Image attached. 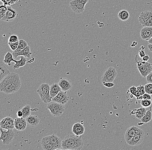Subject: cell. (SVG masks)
<instances>
[{"mask_svg":"<svg viewBox=\"0 0 152 150\" xmlns=\"http://www.w3.org/2000/svg\"><path fill=\"white\" fill-rule=\"evenodd\" d=\"M21 86L18 74L11 72L5 77L0 82V90L5 94H12L18 92Z\"/></svg>","mask_w":152,"mask_h":150,"instance_id":"1","label":"cell"},{"mask_svg":"<svg viewBox=\"0 0 152 150\" xmlns=\"http://www.w3.org/2000/svg\"><path fill=\"white\" fill-rule=\"evenodd\" d=\"M84 143L82 137L75 135H68L62 142V149L64 150H80L83 148Z\"/></svg>","mask_w":152,"mask_h":150,"instance_id":"2","label":"cell"},{"mask_svg":"<svg viewBox=\"0 0 152 150\" xmlns=\"http://www.w3.org/2000/svg\"><path fill=\"white\" fill-rule=\"evenodd\" d=\"M50 88L49 84L43 83L41 84L37 91L41 99L44 103H48L52 101V98L50 94Z\"/></svg>","mask_w":152,"mask_h":150,"instance_id":"3","label":"cell"},{"mask_svg":"<svg viewBox=\"0 0 152 150\" xmlns=\"http://www.w3.org/2000/svg\"><path fill=\"white\" fill-rule=\"evenodd\" d=\"M47 108L49 110L51 114L55 117L63 115L65 110V107L64 104L53 101L48 103Z\"/></svg>","mask_w":152,"mask_h":150,"instance_id":"4","label":"cell"},{"mask_svg":"<svg viewBox=\"0 0 152 150\" xmlns=\"http://www.w3.org/2000/svg\"><path fill=\"white\" fill-rule=\"evenodd\" d=\"M137 68L142 77L146 78L152 72V63L144 61L142 59L137 62Z\"/></svg>","mask_w":152,"mask_h":150,"instance_id":"5","label":"cell"},{"mask_svg":"<svg viewBox=\"0 0 152 150\" xmlns=\"http://www.w3.org/2000/svg\"><path fill=\"white\" fill-rule=\"evenodd\" d=\"M138 21L143 27L152 26V11L146 10L141 12Z\"/></svg>","mask_w":152,"mask_h":150,"instance_id":"6","label":"cell"},{"mask_svg":"<svg viewBox=\"0 0 152 150\" xmlns=\"http://www.w3.org/2000/svg\"><path fill=\"white\" fill-rule=\"evenodd\" d=\"M1 132L0 140H2L3 143L4 145H9L14 140L15 136V133L13 130H7L4 131L2 128L0 129Z\"/></svg>","mask_w":152,"mask_h":150,"instance_id":"7","label":"cell"},{"mask_svg":"<svg viewBox=\"0 0 152 150\" xmlns=\"http://www.w3.org/2000/svg\"><path fill=\"white\" fill-rule=\"evenodd\" d=\"M117 74V72L115 68L113 67H109L103 74L102 77V83L107 82H113Z\"/></svg>","mask_w":152,"mask_h":150,"instance_id":"8","label":"cell"},{"mask_svg":"<svg viewBox=\"0 0 152 150\" xmlns=\"http://www.w3.org/2000/svg\"><path fill=\"white\" fill-rule=\"evenodd\" d=\"M71 10L77 14L83 13L85 10V4L81 2L79 0H72L69 3Z\"/></svg>","mask_w":152,"mask_h":150,"instance_id":"9","label":"cell"},{"mask_svg":"<svg viewBox=\"0 0 152 150\" xmlns=\"http://www.w3.org/2000/svg\"><path fill=\"white\" fill-rule=\"evenodd\" d=\"M70 100V97L67 94L66 92L61 91L56 96L52 99V101L58 102L61 104L65 105Z\"/></svg>","mask_w":152,"mask_h":150,"instance_id":"10","label":"cell"},{"mask_svg":"<svg viewBox=\"0 0 152 150\" xmlns=\"http://www.w3.org/2000/svg\"><path fill=\"white\" fill-rule=\"evenodd\" d=\"M144 135L145 132L144 131L140 129L137 133L134 136L128 145L132 146L140 145L144 140Z\"/></svg>","mask_w":152,"mask_h":150,"instance_id":"11","label":"cell"},{"mask_svg":"<svg viewBox=\"0 0 152 150\" xmlns=\"http://www.w3.org/2000/svg\"><path fill=\"white\" fill-rule=\"evenodd\" d=\"M140 130V128L134 126H131L128 128L124 135V139L125 141L128 144L130 143L134 136Z\"/></svg>","mask_w":152,"mask_h":150,"instance_id":"12","label":"cell"},{"mask_svg":"<svg viewBox=\"0 0 152 150\" xmlns=\"http://www.w3.org/2000/svg\"><path fill=\"white\" fill-rule=\"evenodd\" d=\"M7 12L5 15L1 19V20L4 21L11 22L15 20V19L18 16V14L16 10L13 9L10 6H7Z\"/></svg>","mask_w":152,"mask_h":150,"instance_id":"13","label":"cell"},{"mask_svg":"<svg viewBox=\"0 0 152 150\" xmlns=\"http://www.w3.org/2000/svg\"><path fill=\"white\" fill-rule=\"evenodd\" d=\"M0 126L5 130H13L15 128L14 120L10 117H6L1 120Z\"/></svg>","mask_w":152,"mask_h":150,"instance_id":"14","label":"cell"},{"mask_svg":"<svg viewBox=\"0 0 152 150\" xmlns=\"http://www.w3.org/2000/svg\"><path fill=\"white\" fill-rule=\"evenodd\" d=\"M27 123L26 119L18 117L14 119V126L18 131H23L27 127Z\"/></svg>","mask_w":152,"mask_h":150,"instance_id":"15","label":"cell"},{"mask_svg":"<svg viewBox=\"0 0 152 150\" xmlns=\"http://www.w3.org/2000/svg\"><path fill=\"white\" fill-rule=\"evenodd\" d=\"M140 37L142 40L149 41L152 37V26L143 27L140 31Z\"/></svg>","mask_w":152,"mask_h":150,"instance_id":"16","label":"cell"},{"mask_svg":"<svg viewBox=\"0 0 152 150\" xmlns=\"http://www.w3.org/2000/svg\"><path fill=\"white\" fill-rule=\"evenodd\" d=\"M58 84L61 87L62 91L65 92L70 90L73 86L71 80L66 78L61 79Z\"/></svg>","mask_w":152,"mask_h":150,"instance_id":"17","label":"cell"},{"mask_svg":"<svg viewBox=\"0 0 152 150\" xmlns=\"http://www.w3.org/2000/svg\"><path fill=\"white\" fill-rule=\"evenodd\" d=\"M72 132L76 135L80 136L84 134L85 128L82 124L79 122L75 123L72 127Z\"/></svg>","mask_w":152,"mask_h":150,"instance_id":"18","label":"cell"},{"mask_svg":"<svg viewBox=\"0 0 152 150\" xmlns=\"http://www.w3.org/2000/svg\"><path fill=\"white\" fill-rule=\"evenodd\" d=\"M27 124L31 127H37L39 123L40 119L37 116L31 115L26 118Z\"/></svg>","mask_w":152,"mask_h":150,"instance_id":"19","label":"cell"},{"mask_svg":"<svg viewBox=\"0 0 152 150\" xmlns=\"http://www.w3.org/2000/svg\"><path fill=\"white\" fill-rule=\"evenodd\" d=\"M50 137L51 142L55 147L56 150L61 149L62 140L61 139V138L55 134L50 135Z\"/></svg>","mask_w":152,"mask_h":150,"instance_id":"20","label":"cell"},{"mask_svg":"<svg viewBox=\"0 0 152 150\" xmlns=\"http://www.w3.org/2000/svg\"><path fill=\"white\" fill-rule=\"evenodd\" d=\"M147 110L145 107H140L138 109H134L131 113V115H134L138 119L141 120L142 117L147 113Z\"/></svg>","mask_w":152,"mask_h":150,"instance_id":"21","label":"cell"},{"mask_svg":"<svg viewBox=\"0 0 152 150\" xmlns=\"http://www.w3.org/2000/svg\"><path fill=\"white\" fill-rule=\"evenodd\" d=\"M32 54V52L30 51V47L28 45L19 53H16L13 52V56L14 58H17L18 57L20 56H24L26 57L29 58L31 57Z\"/></svg>","mask_w":152,"mask_h":150,"instance_id":"22","label":"cell"},{"mask_svg":"<svg viewBox=\"0 0 152 150\" xmlns=\"http://www.w3.org/2000/svg\"><path fill=\"white\" fill-rule=\"evenodd\" d=\"M61 87L58 84L53 83L50 86V94L52 99L56 96L61 91Z\"/></svg>","mask_w":152,"mask_h":150,"instance_id":"23","label":"cell"},{"mask_svg":"<svg viewBox=\"0 0 152 150\" xmlns=\"http://www.w3.org/2000/svg\"><path fill=\"white\" fill-rule=\"evenodd\" d=\"M4 61L0 62V81L10 73L9 70L6 67Z\"/></svg>","mask_w":152,"mask_h":150,"instance_id":"24","label":"cell"},{"mask_svg":"<svg viewBox=\"0 0 152 150\" xmlns=\"http://www.w3.org/2000/svg\"><path fill=\"white\" fill-rule=\"evenodd\" d=\"M20 59L19 61H17L15 64L13 65V68L14 69H18L20 67H23L26 64V57L24 56H19Z\"/></svg>","mask_w":152,"mask_h":150,"instance_id":"25","label":"cell"},{"mask_svg":"<svg viewBox=\"0 0 152 150\" xmlns=\"http://www.w3.org/2000/svg\"><path fill=\"white\" fill-rule=\"evenodd\" d=\"M118 16L120 20L122 21H126L129 19L130 14L127 10H122L119 12Z\"/></svg>","mask_w":152,"mask_h":150,"instance_id":"26","label":"cell"},{"mask_svg":"<svg viewBox=\"0 0 152 150\" xmlns=\"http://www.w3.org/2000/svg\"><path fill=\"white\" fill-rule=\"evenodd\" d=\"M13 57H14V56H13V54L11 53L10 52H7L5 56L4 59L3 61L9 66H11V63L12 61H14V62L16 63L17 61L16 60L14 59Z\"/></svg>","mask_w":152,"mask_h":150,"instance_id":"27","label":"cell"},{"mask_svg":"<svg viewBox=\"0 0 152 150\" xmlns=\"http://www.w3.org/2000/svg\"><path fill=\"white\" fill-rule=\"evenodd\" d=\"M152 119V112L151 110H150L147 111V113L145 114L142 119L141 121L142 123H147L150 122Z\"/></svg>","mask_w":152,"mask_h":150,"instance_id":"28","label":"cell"},{"mask_svg":"<svg viewBox=\"0 0 152 150\" xmlns=\"http://www.w3.org/2000/svg\"><path fill=\"white\" fill-rule=\"evenodd\" d=\"M28 46V44L26 41L23 40V39H21L19 40V44L18 47L16 49V50L14 51V53H18L21 51L24 48H26Z\"/></svg>","mask_w":152,"mask_h":150,"instance_id":"29","label":"cell"},{"mask_svg":"<svg viewBox=\"0 0 152 150\" xmlns=\"http://www.w3.org/2000/svg\"><path fill=\"white\" fill-rule=\"evenodd\" d=\"M21 110L23 113V118L26 119L31 115V109L30 105H26L24 107H23Z\"/></svg>","mask_w":152,"mask_h":150,"instance_id":"30","label":"cell"},{"mask_svg":"<svg viewBox=\"0 0 152 150\" xmlns=\"http://www.w3.org/2000/svg\"><path fill=\"white\" fill-rule=\"evenodd\" d=\"M7 6L1 5L0 6V19H2L5 15L7 11Z\"/></svg>","mask_w":152,"mask_h":150,"instance_id":"31","label":"cell"},{"mask_svg":"<svg viewBox=\"0 0 152 150\" xmlns=\"http://www.w3.org/2000/svg\"><path fill=\"white\" fill-rule=\"evenodd\" d=\"M3 3L4 4L7 6H10L14 5L18 0H1Z\"/></svg>","mask_w":152,"mask_h":150,"instance_id":"32","label":"cell"},{"mask_svg":"<svg viewBox=\"0 0 152 150\" xmlns=\"http://www.w3.org/2000/svg\"><path fill=\"white\" fill-rule=\"evenodd\" d=\"M151 100H142L141 101V105L142 107L147 108L150 107L151 105Z\"/></svg>","mask_w":152,"mask_h":150,"instance_id":"33","label":"cell"},{"mask_svg":"<svg viewBox=\"0 0 152 150\" xmlns=\"http://www.w3.org/2000/svg\"><path fill=\"white\" fill-rule=\"evenodd\" d=\"M145 92L150 95H152V83H149L144 86Z\"/></svg>","mask_w":152,"mask_h":150,"instance_id":"34","label":"cell"},{"mask_svg":"<svg viewBox=\"0 0 152 150\" xmlns=\"http://www.w3.org/2000/svg\"><path fill=\"white\" fill-rule=\"evenodd\" d=\"M18 41H19V38L17 35H11L8 39V42L10 43H13Z\"/></svg>","mask_w":152,"mask_h":150,"instance_id":"35","label":"cell"},{"mask_svg":"<svg viewBox=\"0 0 152 150\" xmlns=\"http://www.w3.org/2000/svg\"><path fill=\"white\" fill-rule=\"evenodd\" d=\"M8 45H9L10 47L11 48V50H12V51H14L18 47L19 41L17 42H13V43L8 42Z\"/></svg>","mask_w":152,"mask_h":150,"instance_id":"36","label":"cell"},{"mask_svg":"<svg viewBox=\"0 0 152 150\" xmlns=\"http://www.w3.org/2000/svg\"><path fill=\"white\" fill-rule=\"evenodd\" d=\"M137 92L139 93L140 94L141 96L143 95L146 92H145V87L144 86L140 85L137 87Z\"/></svg>","mask_w":152,"mask_h":150,"instance_id":"37","label":"cell"},{"mask_svg":"<svg viewBox=\"0 0 152 150\" xmlns=\"http://www.w3.org/2000/svg\"><path fill=\"white\" fill-rule=\"evenodd\" d=\"M128 91L131 93L133 95L135 96L137 92V88L135 86H132L128 89Z\"/></svg>","mask_w":152,"mask_h":150,"instance_id":"38","label":"cell"},{"mask_svg":"<svg viewBox=\"0 0 152 150\" xmlns=\"http://www.w3.org/2000/svg\"><path fill=\"white\" fill-rule=\"evenodd\" d=\"M103 84L104 86L108 87V88H111V87H113L115 86V83L112 82L103 83Z\"/></svg>","mask_w":152,"mask_h":150,"instance_id":"39","label":"cell"},{"mask_svg":"<svg viewBox=\"0 0 152 150\" xmlns=\"http://www.w3.org/2000/svg\"><path fill=\"white\" fill-rule=\"evenodd\" d=\"M142 97H143V100H151L152 99V97L151 96V95L147 94L146 93H145L142 95Z\"/></svg>","mask_w":152,"mask_h":150,"instance_id":"40","label":"cell"},{"mask_svg":"<svg viewBox=\"0 0 152 150\" xmlns=\"http://www.w3.org/2000/svg\"><path fill=\"white\" fill-rule=\"evenodd\" d=\"M146 79L147 82L152 83V72L147 76Z\"/></svg>","mask_w":152,"mask_h":150,"instance_id":"41","label":"cell"},{"mask_svg":"<svg viewBox=\"0 0 152 150\" xmlns=\"http://www.w3.org/2000/svg\"><path fill=\"white\" fill-rule=\"evenodd\" d=\"M145 55H146V54L144 52V49H140L139 51V56L140 57V58L142 59Z\"/></svg>","mask_w":152,"mask_h":150,"instance_id":"42","label":"cell"},{"mask_svg":"<svg viewBox=\"0 0 152 150\" xmlns=\"http://www.w3.org/2000/svg\"><path fill=\"white\" fill-rule=\"evenodd\" d=\"M23 113L22 111L21 110L18 111L17 112V116L18 117H23Z\"/></svg>","mask_w":152,"mask_h":150,"instance_id":"43","label":"cell"},{"mask_svg":"<svg viewBox=\"0 0 152 150\" xmlns=\"http://www.w3.org/2000/svg\"><path fill=\"white\" fill-rule=\"evenodd\" d=\"M150 59V56L148 55H146L142 58V60L144 61H147Z\"/></svg>","mask_w":152,"mask_h":150,"instance_id":"44","label":"cell"},{"mask_svg":"<svg viewBox=\"0 0 152 150\" xmlns=\"http://www.w3.org/2000/svg\"><path fill=\"white\" fill-rule=\"evenodd\" d=\"M79 1H80L81 2L86 5L89 2V0H79Z\"/></svg>","mask_w":152,"mask_h":150,"instance_id":"45","label":"cell"},{"mask_svg":"<svg viewBox=\"0 0 152 150\" xmlns=\"http://www.w3.org/2000/svg\"><path fill=\"white\" fill-rule=\"evenodd\" d=\"M148 48L150 52H152V44H149L148 45Z\"/></svg>","mask_w":152,"mask_h":150,"instance_id":"46","label":"cell"},{"mask_svg":"<svg viewBox=\"0 0 152 150\" xmlns=\"http://www.w3.org/2000/svg\"><path fill=\"white\" fill-rule=\"evenodd\" d=\"M137 45V42H134V43L131 45V46H132V47H135Z\"/></svg>","mask_w":152,"mask_h":150,"instance_id":"47","label":"cell"},{"mask_svg":"<svg viewBox=\"0 0 152 150\" xmlns=\"http://www.w3.org/2000/svg\"><path fill=\"white\" fill-rule=\"evenodd\" d=\"M148 42L149 44H152V37L148 41Z\"/></svg>","mask_w":152,"mask_h":150,"instance_id":"48","label":"cell"}]
</instances>
